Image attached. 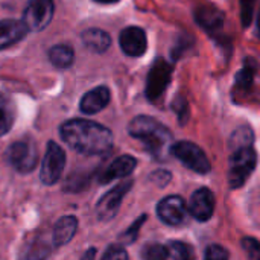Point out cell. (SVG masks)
I'll return each mask as SVG.
<instances>
[{"mask_svg":"<svg viewBox=\"0 0 260 260\" xmlns=\"http://www.w3.org/2000/svg\"><path fill=\"white\" fill-rule=\"evenodd\" d=\"M59 136L72 149L84 155H102L113 148V133L107 126L85 119L64 122Z\"/></svg>","mask_w":260,"mask_h":260,"instance_id":"obj_1","label":"cell"},{"mask_svg":"<svg viewBox=\"0 0 260 260\" xmlns=\"http://www.w3.org/2000/svg\"><path fill=\"white\" fill-rule=\"evenodd\" d=\"M131 137L140 140L149 154L155 158H163L172 142L171 131L161 125L157 119L149 116H137L128 125Z\"/></svg>","mask_w":260,"mask_h":260,"instance_id":"obj_2","label":"cell"},{"mask_svg":"<svg viewBox=\"0 0 260 260\" xmlns=\"http://www.w3.org/2000/svg\"><path fill=\"white\" fill-rule=\"evenodd\" d=\"M257 165V154L251 145L241 146L233 149V154L229 161V184L232 189L242 187Z\"/></svg>","mask_w":260,"mask_h":260,"instance_id":"obj_3","label":"cell"},{"mask_svg":"<svg viewBox=\"0 0 260 260\" xmlns=\"http://www.w3.org/2000/svg\"><path fill=\"white\" fill-rule=\"evenodd\" d=\"M171 152L174 157H177L186 168L197 174H209L212 169V165L206 155V152L192 142H177L171 146Z\"/></svg>","mask_w":260,"mask_h":260,"instance_id":"obj_4","label":"cell"},{"mask_svg":"<svg viewBox=\"0 0 260 260\" xmlns=\"http://www.w3.org/2000/svg\"><path fill=\"white\" fill-rule=\"evenodd\" d=\"M8 163L20 174H29L38 163V149L30 140H18L6 151Z\"/></svg>","mask_w":260,"mask_h":260,"instance_id":"obj_5","label":"cell"},{"mask_svg":"<svg viewBox=\"0 0 260 260\" xmlns=\"http://www.w3.org/2000/svg\"><path fill=\"white\" fill-rule=\"evenodd\" d=\"M66 166V152L64 149L55 143V142H49L47 143V149H46V155L43 158V165H41V171H40V178L44 184L52 186L55 183L59 181L62 171Z\"/></svg>","mask_w":260,"mask_h":260,"instance_id":"obj_6","label":"cell"},{"mask_svg":"<svg viewBox=\"0 0 260 260\" xmlns=\"http://www.w3.org/2000/svg\"><path fill=\"white\" fill-rule=\"evenodd\" d=\"M172 72H174V67L171 62H168L163 58L155 59V62L152 64L149 70L148 81H146V98L149 101L155 102L161 98V94L166 91L171 82Z\"/></svg>","mask_w":260,"mask_h":260,"instance_id":"obj_7","label":"cell"},{"mask_svg":"<svg viewBox=\"0 0 260 260\" xmlns=\"http://www.w3.org/2000/svg\"><path fill=\"white\" fill-rule=\"evenodd\" d=\"M53 17V0H30L23 12V23L27 30H43Z\"/></svg>","mask_w":260,"mask_h":260,"instance_id":"obj_8","label":"cell"},{"mask_svg":"<svg viewBox=\"0 0 260 260\" xmlns=\"http://www.w3.org/2000/svg\"><path fill=\"white\" fill-rule=\"evenodd\" d=\"M133 187V180H126L122 181L120 184H117L114 189H111L110 192H107L98 203L96 206V215L98 219L102 222H107L110 219H113L122 204V200L125 198V195L129 192V189Z\"/></svg>","mask_w":260,"mask_h":260,"instance_id":"obj_9","label":"cell"},{"mask_svg":"<svg viewBox=\"0 0 260 260\" xmlns=\"http://www.w3.org/2000/svg\"><path fill=\"white\" fill-rule=\"evenodd\" d=\"M157 215L161 219V222H165L171 227H180L187 221L189 209L181 197L171 195L158 203Z\"/></svg>","mask_w":260,"mask_h":260,"instance_id":"obj_10","label":"cell"},{"mask_svg":"<svg viewBox=\"0 0 260 260\" xmlns=\"http://www.w3.org/2000/svg\"><path fill=\"white\" fill-rule=\"evenodd\" d=\"M189 213L200 222H206L213 216L215 212V195L210 189L201 187L195 190L189 201Z\"/></svg>","mask_w":260,"mask_h":260,"instance_id":"obj_11","label":"cell"},{"mask_svg":"<svg viewBox=\"0 0 260 260\" xmlns=\"http://www.w3.org/2000/svg\"><path fill=\"white\" fill-rule=\"evenodd\" d=\"M119 43H120V47H122L125 55L136 56V58L142 56L146 52V47H148L146 34H145V30L142 27H137V26L125 27L120 32Z\"/></svg>","mask_w":260,"mask_h":260,"instance_id":"obj_12","label":"cell"},{"mask_svg":"<svg viewBox=\"0 0 260 260\" xmlns=\"http://www.w3.org/2000/svg\"><path fill=\"white\" fill-rule=\"evenodd\" d=\"M137 166V160L131 155H122L113 160L98 177L101 184H108L110 181L128 177Z\"/></svg>","mask_w":260,"mask_h":260,"instance_id":"obj_13","label":"cell"},{"mask_svg":"<svg viewBox=\"0 0 260 260\" xmlns=\"http://www.w3.org/2000/svg\"><path fill=\"white\" fill-rule=\"evenodd\" d=\"M195 18L209 34H218L224 26V14L213 5H201L195 11Z\"/></svg>","mask_w":260,"mask_h":260,"instance_id":"obj_14","label":"cell"},{"mask_svg":"<svg viewBox=\"0 0 260 260\" xmlns=\"http://www.w3.org/2000/svg\"><path fill=\"white\" fill-rule=\"evenodd\" d=\"M110 96H111L110 90L105 85L96 87L84 94V98L81 99L79 108L84 114H96L108 105Z\"/></svg>","mask_w":260,"mask_h":260,"instance_id":"obj_15","label":"cell"},{"mask_svg":"<svg viewBox=\"0 0 260 260\" xmlns=\"http://www.w3.org/2000/svg\"><path fill=\"white\" fill-rule=\"evenodd\" d=\"M50 250L52 247L49 245L47 239L41 235H37L23 244L18 253V260H46L50 254Z\"/></svg>","mask_w":260,"mask_h":260,"instance_id":"obj_16","label":"cell"},{"mask_svg":"<svg viewBox=\"0 0 260 260\" xmlns=\"http://www.w3.org/2000/svg\"><path fill=\"white\" fill-rule=\"evenodd\" d=\"M27 27L23 21L18 20H0V50L18 43L24 38Z\"/></svg>","mask_w":260,"mask_h":260,"instance_id":"obj_17","label":"cell"},{"mask_svg":"<svg viewBox=\"0 0 260 260\" xmlns=\"http://www.w3.org/2000/svg\"><path fill=\"white\" fill-rule=\"evenodd\" d=\"M78 230V219L75 216H62L53 227L52 241L55 247H62L69 244Z\"/></svg>","mask_w":260,"mask_h":260,"instance_id":"obj_18","label":"cell"},{"mask_svg":"<svg viewBox=\"0 0 260 260\" xmlns=\"http://www.w3.org/2000/svg\"><path fill=\"white\" fill-rule=\"evenodd\" d=\"M82 38V43L84 46H87L91 52H96V53H102L105 52L110 44H111V38L110 35L102 30V29H98V27H90V29H85L81 35Z\"/></svg>","mask_w":260,"mask_h":260,"instance_id":"obj_19","label":"cell"},{"mask_svg":"<svg viewBox=\"0 0 260 260\" xmlns=\"http://www.w3.org/2000/svg\"><path fill=\"white\" fill-rule=\"evenodd\" d=\"M49 59L58 69H67L73 64L75 52L67 44H56L49 49Z\"/></svg>","mask_w":260,"mask_h":260,"instance_id":"obj_20","label":"cell"},{"mask_svg":"<svg viewBox=\"0 0 260 260\" xmlns=\"http://www.w3.org/2000/svg\"><path fill=\"white\" fill-rule=\"evenodd\" d=\"M14 119H15L14 102L8 96L0 94V136H5L12 128Z\"/></svg>","mask_w":260,"mask_h":260,"instance_id":"obj_21","label":"cell"},{"mask_svg":"<svg viewBox=\"0 0 260 260\" xmlns=\"http://www.w3.org/2000/svg\"><path fill=\"white\" fill-rule=\"evenodd\" d=\"M257 69H259V66L254 59H245L244 67L236 75V87L239 90H248L253 85Z\"/></svg>","mask_w":260,"mask_h":260,"instance_id":"obj_22","label":"cell"},{"mask_svg":"<svg viewBox=\"0 0 260 260\" xmlns=\"http://www.w3.org/2000/svg\"><path fill=\"white\" fill-rule=\"evenodd\" d=\"M168 250H169V257H172L174 260H195L197 257L193 248L186 242L172 241L168 244Z\"/></svg>","mask_w":260,"mask_h":260,"instance_id":"obj_23","label":"cell"},{"mask_svg":"<svg viewBox=\"0 0 260 260\" xmlns=\"http://www.w3.org/2000/svg\"><path fill=\"white\" fill-rule=\"evenodd\" d=\"M140 257L143 260H168L169 259V250L166 245L151 242L142 248Z\"/></svg>","mask_w":260,"mask_h":260,"instance_id":"obj_24","label":"cell"},{"mask_svg":"<svg viewBox=\"0 0 260 260\" xmlns=\"http://www.w3.org/2000/svg\"><path fill=\"white\" fill-rule=\"evenodd\" d=\"M90 178L91 177L88 174H72L67 178V181H66L64 190H67V192H79V190H84L88 186Z\"/></svg>","mask_w":260,"mask_h":260,"instance_id":"obj_25","label":"cell"},{"mask_svg":"<svg viewBox=\"0 0 260 260\" xmlns=\"http://www.w3.org/2000/svg\"><path fill=\"white\" fill-rule=\"evenodd\" d=\"M146 218H148L146 215H142L137 221H134V222L131 224V227H129L128 230H125V232L120 235V242H122V244H133V242L137 239L139 232H140L143 222L146 221Z\"/></svg>","mask_w":260,"mask_h":260,"instance_id":"obj_26","label":"cell"},{"mask_svg":"<svg viewBox=\"0 0 260 260\" xmlns=\"http://www.w3.org/2000/svg\"><path fill=\"white\" fill-rule=\"evenodd\" d=\"M251 143H253V131H251L248 126L239 128V129L233 134V139H232V146H233V149L241 148V146H247V145H251Z\"/></svg>","mask_w":260,"mask_h":260,"instance_id":"obj_27","label":"cell"},{"mask_svg":"<svg viewBox=\"0 0 260 260\" xmlns=\"http://www.w3.org/2000/svg\"><path fill=\"white\" fill-rule=\"evenodd\" d=\"M242 248L248 260H260V242L254 238H244Z\"/></svg>","mask_w":260,"mask_h":260,"instance_id":"obj_28","label":"cell"},{"mask_svg":"<svg viewBox=\"0 0 260 260\" xmlns=\"http://www.w3.org/2000/svg\"><path fill=\"white\" fill-rule=\"evenodd\" d=\"M254 6H256V0H241V20L244 27H248L251 24Z\"/></svg>","mask_w":260,"mask_h":260,"instance_id":"obj_29","label":"cell"},{"mask_svg":"<svg viewBox=\"0 0 260 260\" xmlns=\"http://www.w3.org/2000/svg\"><path fill=\"white\" fill-rule=\"evenodd\" d=\"M101 260H129L128 259V253L122 245H111L108 247V250L105 251V254L102 256Z\"/></svg>","mask_w":260,"mask_h":260,"instance_id":"obj_30","label":"cell"},{"mask_svg":"<svg viewBox=\"0 0 260 260\" xmlns=\"http://www.w3.org/2000/svg\"><path fill=\"white\" fill-rule=\"evenodd\" d=\"M204 260H229V251L221 245H210L206 251Z\"/></svg>","mask_w":260,"mask_h":260,"instance_id":"obj_31","label":"cell"},{"mask_svg":"<svg viewBox=\"0 0 260 260\" xmlns=\"http://www.w3.org/2000/svg\"><path fill=\"white\" fill-rule=\"evenodd\" d=\"M171 177H172V175H171V172L160 169V171H155V172H152V174H151V181H152V183H155L157 186L163 187V186H166V184L171 181Z\"/></svg>","mask_w":260,"mask_h":260,"instance_id":"obj_32","label":"cell"},{"mask_svg":"<svg viewBox=\"0 0 260 260\" xmlns=\"http://www.w3.org/2000/svg\"><path fill=\"white\" fill-rule=\"evenodd\" d=\"M174 108H175V113L180 117V122L184 123V120L189 117V105H187V102L184 99H177L174 102Z\"/></svg>","mask_w":260,"mask_h":260,"instance_id":"obj_33","label":"cell"},{"mask_svg":"<svg viewBox=\"0 0 260 260\" xmlns=\"http://www.w3.org/2000/svg\"><path fill=\"white\" fill-rule=\"evenodd\" d=\"M94 259H96V248H94V247H91V248H88V250L84 253V256H82L79 260H94Z\"/></svg>","mask_w":260,"mask_h":260,"instance_id":"obj_34","label":"cell"},{"mask_svg":"<svg viewBox=\"0 0 260 260\" xmlns=\"http://www.w3.org/2000/svg\"><path fill=\"white\" fill-rule=\"evenodd\" d=\"M94 2H98V3H104V5H110V3H116V2H119V0H94Z\"/></svg>","mask_w":260,"mask_h":260,"instance_id":"obj_35","label":"cell"}]
</instances>
